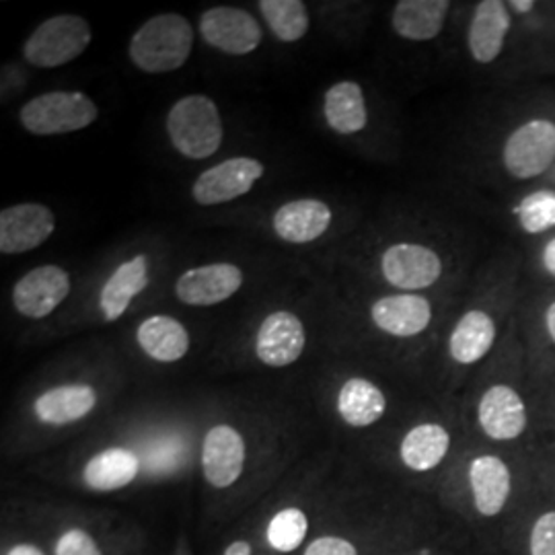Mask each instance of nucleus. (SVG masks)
I'll return each instance as SVG.
<instances>
[{
	"label": "nucleus",
	"mask_w": 555,
	"mask_h": 555,
	"mask_svg": "<svg viewBox=\"0 0 555 555\" xmlns=\"http://www.w3.org/2000/svg\"><path fill=\"white\" fill-rule=\"evenodd\" d=\"M194 50V27L178 13H160L144 21L128 43L130 62L146 75L179 70Z\"/></svg>",
	"instance_id": "f257e3e1"
},
{
	"label": "nucleus",
	"mask_w": 555,
	"mask_h": 555,
	"mask_svg": "<svg viewBox=\"0 0 555 555\" xmlns=\"http://www.w3.org/2000/svg\"><path fill=\"white\" fill-rule=\"evenodd\" d=\"M165 130L179 155L192 160L212 157L224 140L219 105L204 93L176 101L167 112Z\"/></svg>",
	"instance_id": "f03ea898"
},
{
	"label": "nucleus",
	"mask_w": 555,
	"mask_h": 555,
	"mask_svg": "<svg viewBox=\"0 0 555 555\" xmlns=\"http://www.w3.org/2000/svg\"><path fill=\"white\" fill-rule=\"evenodd\" d=\"M100 118V105L85 91H48L20 109L23 130L34 137H62L89 128Z\"/></svg>",
	"instance_id": "7ed1b4c3"
},
{
	"label": "nucleus",
	"mask_w": 555,
	"mask_h": 555,
	"mask_svg": "<svg viewBox=\"0 0 555 555\" xmlns=\"http://www.w3.org/2000/svg\"><path fill=\"white\" fill-rule=\"evenodd\" d=\"M93 40L91 23L73 13L54 15L40 25L23 41L21 56L36 68H60L70 64L87 52Z\"/></svg>",
	"instance_id": "20e7f679"
},
{
	"label": "nucleus",
	"mask_w": 555,
	"mask_h": 555,
	"mask_svg": "<svg viewBox=\"0 0 555 555\" xmlns=\"http://www.w3.org/2000/svg\"><path fill=\"white\" fill-rule=\"evenodd\" d=\"M469 506L481 520H496L515 496V474L508 461L498 453H477L465 465Z\"/></svg>",
	"instance_id": "39448f33"
},
{
	"label": "nucleus",
	"mask_w": 555,
	"mask_h": 555,
	"mask_svg": "<svg viewBox=\"0 0 555 555\" xmlns=\"http://www.w3.org/2000/svg\"><path fill=\"white\" fill-rule=\"evenodd\" d=\"M555 163V121L533 118L522 121L504 140L502 167L513 179L541 178Z\"/></svg>",
	"instance_id": "423d86ee"
},
{
	"label": "nucleus",
	"mask_w": 555,
	"mask_h": 555,
	"mask_svg": "<svg viewBox=\"0 0 555 555\" xmlns=\"http://www.w3.org/2000/svg\"><path fill=\"white\" fill-rule=\"evenodd\" d=\"M247 440L229 422L212 424L202 438L199 469L212 490H229L245 474Z\"/></svg>",
	"instance_id": "0eeeda50"
},
{
	"label": "nucleus",
	"mask_w": 555,
	"mask_h": 555,
	"mask_svg": "<svg viewBox=\"0 0 555 555\" xmlns=\"http://www.w3.org/2000/svg\"><path fill=\"white\" fill-rule=\"evenodd\" d=\"M383 280L399 293H420L435 286L444 272L442 258L433 247L414 241L389 245L378 259Z\"/></svg>",
	"instance_id": "6e6552de"
},
{
	"label": "nucleus",
	"mask_w": 555,
	"mask_h": 555,
	"mask_svg": "<svg viewBox=\"0 0 555 555\" xmlns=\"http://www.w3.org/2000/svg\"><path fill=\"white\" fill-rule=\"evenodd\" d=\"M476 422L483 437L504 444L516 442L529 426L527 403L511 383H494L477 399Z\"/></svg>",
	"instance_id": "1a4fd4ad"
},
{
	"label": "nucleus",
	"mask_w": 555,
	"mask_h": 555,
	"mask_svg": "<svg viewBox=\"0 0 555 555\" xmlns=\"http://www.w3.org/2000/svg\"><path fill=\"white\" fill-rule=\"evenodd\" d=\"M263 176L266 165L256 157L220 160L196 178L192 185V198L198 206L229 204L247 196Z\"/></svg>",
	"instance_id": "9d476101"
},
{
	"label": "nucleus",
	"mask_w": 555,
	"mask_h": 555,
	"mask_svg": "<svg viewBox=\"0 0 555 555\" xmlns=\"http://www.w3.org/2000/svg\"><path fill=\"white\" fill-rule=\"evenodd\" d=\"M204 41L229 56L254 54L261 46L263 31L259 21L238 7H212L199 17Z\"/></svg>",
	"instance_id": "9b49d317"
},
{
	"label": "nucleus",
	"mask_w": 555,
	"mask_h": 555,
	"mask_svg": "<svg viewBox=\"0 0 555 555\" xmlns=\"http://www.w3.org/2000/svg\"><path fill=\"white\" fill-rule=\"evenodd\" d=\"M73 291V278L56 263H46L29 270L13 286V307L21 318H50Z\"/></svg>",
	"instance_id": "f8f14e48"
},
{
	"label": "nucleus",
	"mask_w": 555,
	"mask_h": 555,
	"mask_svg": "<svg viewBox=\"0 0 555 555\" xmlns=\"http://www.w3.org/2000/svg\"><path fill=\"white\" fill-rule=\"evenodd\" d=\"M56 215L40 202H23L0 212V254L21 256L41 247L56 231Z\"/></svg>",
	"instance_id": "ddd939ff"
},
{
	"label": "nucleus",
	"mask_w": 555,
	"mask_h": 555,
	"mask_svg": "<svg viewBox=\"0 0 555 555\" xmlns=\"http://www.w3.org/2000/svg\"><path fill=\"white\" fill-rule=\"evenodd\" d=\"M307 346V330L297 313L278 309L259 323L254 352L268 369H286L302 357Z\"/></svg>",
	"instance_id": "4468645a"
},
{
	"label": "nucleus",
	"mask_w": 555,
	"mask_h": 555,
	"mask_svg": "<svg viewBox=\"0 0 555 555\" xmlns=\"http://www.w3.org/2000/svg\"><path fill=\"white\" fill-rule=\"evenodd\" d=\"M243 280V270L231 261L204 263L179 274L176 297L188 307H215L235 297Z\"/></svg>",
	"instance_id": "2eb2a0df"
},
{
	"label": "nucleus",
	"mask_w": 555,
	"mask_h": 555,
	"mask_svg": "<svg viewBox=\"0 0 555 555\" xmlns=\"http://www.w3.org/2000/svg\"><path fill=\"white\" fill-rule=\"evenodd\" d=\"M369 315L378 332L387 336L416 337L433 325L435 309L420 293H396L373 300Z\"/></svg>",
	"instance_id": "dca6fc26"
},
{
	"label": "nucleus",
	"mask_w": 555,
	"mask_h": 555,
	"mask_svg": "<svg viewBox=\"0 0 555 555\" xmlns=\"http://www.w3.org/2000/svg\"><path fill=\"white\" fill-rule=\"evenodd\" d=\"M100 403L98 389L89 383H64L41 391L34 414L50 428H64L91 416Z\"/></svg>",
	"instance_id": "f3484780"
},
{
	"label": "nucleus",
	"mask_w": 555,
	"mask_h": 555,
	"mask_svg": "<svg viewBox=\"0 0 555 555\" xmlns=\"http://www.w3.org/2000/svg\"><path fill=\"white\" fill-rule=\"evenodd\" d=\"M334 222V210L327 202L300 198L284 202L274 217L272 229L278 238L291 245H307L323 237Z\"/></svg>",
	"instance_id": "a211bd4d"
},
{
	"label": "nucleus",
	"mask_w": 555,
	"mask_h": 555,
	"mask_svg": "<svg viewBox=\"0 0 555 555\" xmlns=\"http://www.w3.org/2000/svg\"><path fill=\"white\" fill-rule=\"evenodd\" d=\"M453 435L440 422H417L397 447L399 463L412 474H433L451 453Z\"/></svg>",
	"instance_id": "6ab92c4d"
},
{
	"label": "nucleus",
	"mask_w": 555,
	"mask_h": 555,
	"mask_svg": "<svg viewBox=\"0 0 555 555\" xmlns=\"http://www.w3.org/2000/svg\"><path fill=\"white\" fill-rule=\"evenodd\" d=\"M511 7L502 0H481L474 9L467 27V50L477 64H492L500 59L511 34Z\"/></svg>",
	"instance_id": "aec40b11"
},
{
	"label": "nucleus",
	"mask_w": 555,
	"mask_h": 555,
	"mask_svg": "<svg viewBox=\"0 0 555 555\" xmlns=\"http://www.w3.org/2000/svg\"><path fill=\"white\" fill-rule=\"evenodd\" d=\"M142 472L140 456L128 447H107L89 456L82 465L80 479L87 490L112 494L130 488Z\"/></svg>",
	"instance_id": "412c9836"
},
{
	"label": "nucleus",
	"mask_w": 555,
	"mask_h": 555,
	"mask_svg": "<svg viewBox=\"0 0 555 555\" xmlns=\"http://www.w3.org/2000/svg\"><path fill=\"white\" fill-rule=\"evenodd\" d=\"M387 408L389 399L371 378H346L337 389V416L348 428L364 430L375 426L387 414Z\"/></svg>",
	"instance_id": "4be33fe9"
},
{
	"label": "nucleus",
	"mask_w": 555,
	"mask_h": 555,
	"mask_svg": "<svg viewBox=\"0 0 555 555\" xmlns=\"http://www.w3.org/2000/svg\"><path fill=\"white\" fill-rule=\"evenodd\" d=\"M149 284H151V272H149L146 256L139 254L134 258L121 261L101 288L100 309L103 319L107 323H114L124 318L132 300L142 295Z\"/></svg>",
	"instance_id": "5701e85b"
},
{
	"label": "nucleus",
	"mask_w": 555,
	"mask_h": 555,
	"mask_svg": "<svg viewBox=\"0 0 555 555\" xmlns=\"http://www.w3.org/2000/svg\"><path fill=\"white\" fill-rule=\"evenodd\" d=\"M496 337V319L483 309H469L451 332L449 357L456 366H474L492 352Z\"/></svg>",
	"instance_id": "b1692460"
},
{
	"label": "nucleus",
	"mask_w": 555,
	"mask_h": 555,
	"mask_svg": "<svg viewBox=\"0 0 555 555\" xmlns=\"http://www.w3.org/2000/svg\"><path fill=\"white\" fill-rule=\"evenodd\" d=\"M323 118L339 137H354L369 126L366 95L357 80H337L325 91Z\"/></svg>",
	"instance_id": "393cba45"
},
{
	"label": "nucleus",
	"mask_w": 555,
	"mask_h": 555,
	"mask_svg": "<svg viewBox=\"0 0 555 555\" xmlns=\"http://www.w3.org/2000/svg\"><path fill=\"white\" fill-rule=\"evenodd\" d=\"M137 344L151 360L159 364H173L188 357L192 348V337L179 319L153 315L140 321Z\"/></svg>",
	"instance_id": "a878e982"
},
{
	"label": "nucleus",
	"mask_w": 555,
	"mask_h": 555,
	"mask_svg": "<svg viewBox=\"0 0 555 555\" xmlns=\"http://www.w3.org/2000/svg\"><path fill=\"white\" fill-rule=\"evenodd\" d=\"M451 7L449 0H399L391 13V27L401 40H437Z\"/></svg>",
	"instance_id": "bb28decb"
},
{
	"label": "nucleus",
	"mask_w": 555,
	"mask_h": 555,
	"mask_svg": "<svg viewBox=\"0 0 555 555\" xmlns=\"http://www.w3.org/2000/svg\"><path fill=\"white\" fill-rule=\"evenodd\" d=\"M311 518L298 504L280 506L263 522V541L270 552L291 555L309 543Z\"/></svg>",
	"instance_id": "cd10ccee"
},
{
	"label": "nucleus",
	"mask_w": 555,
	"mask_h": 555,
	"mask_svg": "<svg viewBox=\"0 0 555 555\" xmlns=\"http://www.w3.org/2000/svg\"><path fill=\"white\" fill-rule=\"evenodd\" d=\"M405 547H396L389 541L369 533L325 531L309 539L300 555H393Z\"/></svg>",
	"instance_id": "c85d7f7f"
},
{
	"label": "nucleus",
	"mask_w": 555,
	"mask_h": 555,
	"mask_svg": "<svg viewBox=\"0 0 555 555\" xmlns=\"http://www.w3.org/2000/svg\"><path fill=\"white\" fill-rule=\"evenodd\" d=\"M259 13L282 43L300 41L311 27L309 9L302 0H259Z\"/></svg>",
	"instance_id": "c756f323"
},
{
	"label": "nucleus",
	"mask_w": 555,
	"mask_h": 555,
	"mask_svg": "<svg viewBox=\"0 0 555 555\" xmlns=\"http://www.w3.org/2000/svg\"><path fill=\"white\" fill-rule=\"evenodd\" d=\"M516 219L525 233L541 235L555 227V192L539 190L518 202Z\"/></svg>",
	"instance_id": "7c9ffc66"
},
{
	"label": "nucleus",
	"mask_w": 555,
	"mask_h": 555,
	"mask_svg": "<svg viewBox=\"0 0 555 555\" xmlns=\"http://www.w3.org/2000/svg\"><path fill=\"white\" fill-rule=\"evenodd\" d=\"M52 552L54 555H105L95 535L80 525H68L56 533Z\"/></svg>",
	"instance_id": "2f4dec72"
},
{
	"label": "nucleus",
	"mask_w": 555,
	"mask_h": 555,
	"mask_svg": "<svg viewBox=\"0 0 555 555\" xmlns=\"http://www.w3.org/2000/svg\"><path fill=\"white\" fill-rule=\"evenodd\" d=\"M527 555H555V506L541 508L527 531Z\"/></svg>",
	"instance_id": "473e14b6"
},
{
	"label": "nucleus",
	"mask_w": 555,
	"mask_h": 555,
	"mask_svg": "<svg viewBox=\"0 0 555 555\" xmlns=\"http://www.w3.org/2000/svg\"><path fill=\"white\" fill-rule=\"evenodd\" d=\"M2 555H48L43 550H41L38 543H34V541H15V543H11L7 550H4V554Z\"/></svg>",
	"instance_id": "72a5a7b5"
},
{
	"label": "nucleus",
	"mask_w": 555,
	"mask_h": 555,
	"mask_svg": "<svg viewBox=\"0 0 555 555\" xmlns=\"http://www.w3.org/2000/svg\"><path fill=\"white\" fill-rule=\"evenodd\" d=\"M543 268H545V272L550 274V276L555 278V237L545 245V249H543Z\"/></svg>",
	"instance_id": "f704fd0d"
},
{
	"label": "nucleus",
	"mask_w": 555,
	"mask_h": 555,
	"mask_svg": "<svg viewBox=\"0 0 555 555\" xmlns=\"http://www.w3.org/2000/svg\"><path fill=\"white\" fill-rule=\"evenodd\" d=\"M545 332H547V336L550 339L554 341L555 346V300H552L550 305H547V309H545Z\"/></svg>",
	"instance_id": "c9c22d12"
},
{
	"label": "nucleus",
	"mask_w": 555,
	"mask_h": 555,
	"mask_svg": "<svg viewBox=\"0 0 555 555\" xmlns=\"http://www.w3.org/2000/svg\"><path fill=\"white\" fill-rule=\"evenodd\" d=\"M508 7H513L516 13H529V11L535 7V2H533V0H515V2H511Z\"/></svg>",
	"instance_id": "e433bc0d"
},
{
	"label": "nucleus",
	"mask_w": 555,
	"mask_h": 555,
	"mask_svg": "<svg viewBox=\"0 0 555 555\" xmlns=\"http://www.w3.org/2000/svg\"><path fill=\"white\" fill-rule=\"evenodd\" d=\"M393 555H424V552L422 550H401Z\"/></svg>",
	"instance_id": "4c0bfd02"
},
{
	"label": "nucleus",
	"mask_w": 555,
	"mask_h": 555,
	"mask_svg": "<svg viewBox=\"0 0 555 555\" xmlns=\"http://www.w3.org/2000/svg\"><path fill=\"white\" fill-rule=\"evenodd\" d=\"M259 555H272V554H259Z\"/></svg>",
	"instance_id": "58836bf2"
}]
</instances>
